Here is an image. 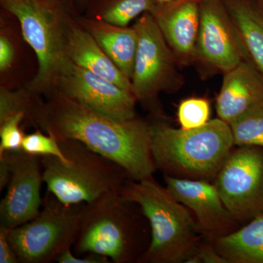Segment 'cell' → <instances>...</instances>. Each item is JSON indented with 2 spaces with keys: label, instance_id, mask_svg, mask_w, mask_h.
<instances>
[{
  "label": "cell",
  "instance_id": "4fadbf2b",
  "mask_svg": "<svg viewBox=\"0 0 263 263\" xmlns=\"http://www.w3.org/2000/svg\"><path fill=\"white\" fill-rule=\"evenodd\" d=\"M164 181L167 191L193 214L200 233L209 241L238 229L239 222L227 209L214 183L167 174Z\"/></svg>",
  "mask_w": 263,
  "mask_h": 263
},
{
  "label": "cell",
  "instance_id": "ba28073f",
  "mask_svg": "<svg viewBox=\"0 0 263 263\" xmlns=\"http://www.w3.org/2000/svg\"><path fill=\"white\" fill-rule=\"evenodd\" d=\"M84 203L67 205L52 194L32 220L8 230V238L20 263H49L75 243Z\"/></svg>",
  "mask_w": 263,
  "mask_h": 263
},
{
  "label": "cell",
  "instance_id": "7402d4cb",
  "mask_svg": "<svg viewBox=\"0 0 263 263\" xmlns=\"http://www.w3.org/2000/svg\"><path fill=\"white\" fill-rule=\"evenodd\" d=\"M180 127L193 129L205 125L211 120V103L208 99L192 97L180 102L177 108Z\"/></svg>",
  "mask_w": 263,
  "mask_h": 263
},
{
  "label": "cell",
  "instance_id": "30bf717a",
  "mask_svg": "<svg viewBox=\"0 0 263 263\" xmlns=\"http://www.w3.org/2000/svg\"><path fill=\"white\" fill-rule=\"evenodd\" d=\"M214 183L238 222L263 214V148L238 146L232 150Z\"/></svg>",
  "mask_w": 263,
  "mask_h": 263
},
{
  "label": "cell",
  "instance_id": "9c48e42d",
  "mask_svg": "<svg viewBox=\"0 0 263 263\" xmlns=\"http://www.w3.org/2000/svg\"><path fill=\"white\" fill-rule=\"evenodd\" d=\"M248 60L223 0H200V22L193 66L202 79L224 75Z\"/></svg>",
  "mask_w": 263,
  "mask_h": 263
},
{
  "label": "cell",
  "instance_id": "5b68a950",
  "mask_svg": "<svg viewBox=\"0 0 263 263\" xmlns=\"http://www.w3.org/2000/svg\"><path fill=\"white\" fill-rule=\"evenodd\" d=\"M68 162L42 157L43 182L48 193L67 205L90 203L120 192L129 174L122 166L75 140L59 141Z\"/></svg>",
  "mask_w": 263,
  "mask_h": 263
},
{
  "label": "cell",
  "instance_id": "e0dca14e",
  "mask_svg": "<svg viewBox=\"0 0 263 263\" xmlns=\"http://www.w3.org/2000/svg\"><path fill=\"white\" fill-rule=\"evenodd\" d=\"M76 20L131 80L138 44V33L134 27H119L100 18L78 17Z\"/></svg>",
  "mask_w": 263,
  "mask_h": 263
},
{
  "label": "cell",
  "instance_id": "9a60e30c",
  "mask_svg": "<svg viewBox=\"0 0 263 263\" xmlns=\"http://www.w3.org/2000/svg\"><path fill=\"white\" fill-rule=\"evenodd\" d=\"M263 100V78L248 60L223 75L216 99L217 117L228 123Z\"/></svg>",
  "mask_w": 263,
  "mask_h": 263
},
{
  "label": "cell",
  "instance_id": "603a6c76",
  "mask_svg": "<svg viewBox=\"0 0 263 263\" xmlns=\"http://www.w3.org/2000/svg\"><path fill=\"white\" fill-rule=\"evenodd\" d=\"M22 150L29 155L41 157L52 156L58 157L66 163L68 162L56 137L47 133L44 134L41 129H37L34 133L25 135Z\"/></svg>",
  "mask_w": 263,
  "mask_h": 263
},
{
  "label": "cell",
  "instance_id": "ac0fdd59",
  "mask_svg": "<svg viewBox=\"0 0 263 263\" xmlns=\"http://www.w3.org/2000/svg\"><path fill=\"white\" fill-rule=\"evenodd\" d=\"M234 22L248 61L263 78V7L258 0H223Z\"/></svg>",
  "mask_w": 263,
  "mask_h": 263
},
{
  "label": "cell",
  "instance_id": "4dcf8cb0",
  "mask_svg": "<svg viewBox=\"0 0 263 263\" xmlns=\"http://www.w3.org/2000/svg\"><path fill=\"white\" fill-rule=\"evenodd\" d=\"M76 1L79 2V3H85V2H87L88 0H76Z\"/></svg>",
  "mask_w": 263,
  "mask_h": 263
},
{
  "label": "cell",
  "instance_id": "484cf974",
  "mask_svg": "<svg viewBox=\"0 0 263 263\" xmlns=\"http://www.w3.org/2000/svg\"><path fill=\"white\" fill-rule=\"evenodd\" d=\"M60 263H109L108 257L94 253L86 254L85 257H78L73 254L72 248L66 249L57 259Z\"/></svg>",
  "mask_w": 263,
  "mask_h": 263
},
{
  "label": "cell",
  "instance_id": "52a82bcc",
  "mask_svg": "<svg viewBox=\"0 0 263 263\" xmlns=\"http://www.w3.org/2000/svg\"><path fill=\"white\" fill-rule=\"evenodd\" d=\"M133 27L138 44L131 79L133 93L137 101L162 118L159 95L179 91L185 84L184 76L152 13H143Z\"/></svg>",
  "mask_w": 263,
  "mask_h": 263
},
{
  "label": "cell",
  "instance_id": "f1b7e54d",
  "mask_svg": "<svg viewBox=\"0 0 263 263\" xmlns=\"http://www.w3.org/2000/svg\"><path fill=\"white\" fill-rule=\"evenodd\" d=\"M10 178V167L8 159L0 155V191L7 187Z\"/></svg>",
  "mask_w": 263,
  "mask_h": 263
},
{
  "label": "cell",
  "instance_id": "cb8c5ba5",
  "mask_svg": "<svg viewBox=\"0 0 263 263\" xmlns=\"http://www.w3.org/2000/svg\"><path fill=\"white\" fill-rule=\"evenodd\" d=\"M24 120L26 114L19 112L0 122V154L22 150L25 134L21 125Z\"/></svg>",
  "mask_w": 263,
  "mask_h": 263
},
{
  "label": "cell",
  "instance_id": "8992f818",
  "mask_svg": "<svg viewBox=\"0 0 263 263\" xmlns=\"http://www.w3.org/2000/svg\"><path fill=\"white\" fill-rule=\"evenodd\" d=\"M1 4L18 19L24 40L37 56V74L26 90L48 96L70 61L67 32L72 16L62 0H1Z\"/></svg>",
  "mask_w": 263,
  "mask_h": 263
},
{
  "label": "cell",
  "instance_id": "83f0119b",
  "mask_svg": "<svg viewBox=\"0 0 263 263\" xmlns=\"http://www.w3.org/2000/svg\"><path fill=\"white\" fill-rule=\"evenodd\" d=\"M15 50L13 44L4 35L0 37V70L2 72L8 70L13 63Z\"/></svg>",
  "mask_w": 263,
  "mask_h": 263
},
{
  "label": "cell",
  "instance_id": "5bb4252c",
  "mask_svg": "<svg viewBox=\"0 0 263 263\" xmlns=\"http://www.w3.org/2000/svg\"><path fill=\"white\" fill-rule=\"evenodd\" d=\"M154 18L181 68L193 66L200 22V0L159 5Z\"/></svg>",
  "mask_w": 263,
  "mask_h": 263
},
{
  "label": "cell",
  "instance_id": "277c9868",
  "mask_svg": "<svg viewBox=\"0 0 263 263\" xmlns=\"http://www.w3.org/2000/svg\"><path fill=\"white\" fill-rule=\"evenodd\" d=\"M152 124L156 167L173 177L214 183L235 146L229 124L218 117L193 129Z\"/></svg>",
  "mask_w": 263,
  "mask_h": 263
},
{
  "label": "cell",
  "instance_id": "8fae6325",
  "mask_svg": "<svg viewBox=\"0 0 263 263\" xmlns=\"http://www.w3.org/2000/svg\"><path fill=\"white\" fill-rule=\"evenodd\" d=\"M10 178L6 195L0 203V226L13 229L32 220L42 207V157L23 150L5 152Z\"/></svg>",
  "mask_w": 263,
  "mask_h": 263
},
{
  "label": "cell",
  "instance_id": "d4e9b609",
  "mask_svg": "<svg viewBox=\"0 0 263 263\" xmlns=\"http://www.w3.org/2000/svg\"><path fill=\"white\" fill-rule=\"evenodd\" d=\"M186 263H228V260L216 251L212 242L200 243L195 253Z\"/></svg>",
  "mask_w": 263,
  "mask_h": 263
},
{
  "label": "cell",
  "instance_id": "d6986e66",
  "mask_svg": "<svg viewBox=\"0 0 263 263\" xmlns=\"http://www.w3.org/2000/svg\"><path fill=\"white\" fill-rule=\"evenodd\" d=\"M212 242L228 263H263V214Z\"/></svg>",
  "mask_w": 263,
  "mask_h": 263
},
{
  "label": "cell",
  "instance_id": "4316f807",
  "mask_svg": "<svg viewBox=\"0 0 263 263\" xmlns=\"http://www.w3.org/2000/svg\"><path fill=\"white\" fill-rule=\"evenodd\" d=\"M8 231L0 226V263H20L8 240Z\"/></svg>",
  "mask_w": 263,
  "mask_h": 263
},
{
  "label": "cell",
  "instance_id": "ffe728a7",
  "mask_svg": "<svg viewBox=\"0 0 263 263\" xmlns=\"http://www.w3.org/2000/svg\"><path fill=\"white\" fill-rule=\"evenodd\" d=\"M157 0H99V18L113 25L128 27L133 19L145 13L153 14L158 8Z\"/></svg>",
  "mask_w": 263,
  "mask_h": 263
},
{
  "label": "cell",
  "instance_id": "3957f363",
  "mask_svg": "<svg viewBox=\"0 0 263 263\" xmlns=\"http://www.w3.org/2000/svg\"><path fill=\"white\" fill-rule=\"evenodd\" d=\"M120 194L141 208L149 224L150 245L139 263L186 262L195 253L202 235L193 214L153 176L128 179Z\"/></svg>",
  "mask_w": 263,
  "mask_h": 263
},
{
  "label": "cell",
  "instance_id": "7a4b0ae2",
  "mask_svg": "<svg viewBox=\"0 0 263 263\" xmlns=\"http://www.w3.org/2000/svg\"><path fill=\"white\" fill-rule=\"evenodd\" d=\"M148 224L138 205L120 192L108 193L83 205L72 249L77 256L94 253L114 263L139 262L150 245Z\"/></svg>",
  "mask_w": 263,
  "mask_h": 263
},
{
  "label": "cell",
  "instance_id": "2e32d148",
  "mask_svg": "<svg viewBox=\"0 0 263 263\" xmlns=\"http://www.w3.org/2000/svg\"><path fill=\"white\" fill-rule=\"evenodd\" d=\"M67 54L71 62L133 95L130 79L119 70L91 34L72 17L67 32Z\"/></svg>",
  "mask_w": 263,
  "mask_h": 263
},
{
  "label": "cell",
  "instance_id": "f546056e",
  "mask_svg": "<svg viewBox=\"0 0 263 263\" xmlns=\"http://www.w3.org/2000/svg\"><path fill=\"white\" fill-rule=\"evenodd\" d=\"M157 1L159 5H164L173 3V2L176 1V0H157Z\"/></svg>",
  "mask_w": 263,
  "mask_h": 263
},
{
  "label": "cell",
  "instance_id": "7c38bea8",
  "mask_svg": "<svg viewBox=\"0 0 263 263\" xmlns=\"http://www.w3.org/2000/svg\"><path fill=\"white\" fill-rule=\"evenodd\" d=\"M54 90L109 117L125 120L136 117V98L111 81L69 62Z\"/></svg>",
  "mask_w": 263,
  "mask_h": 263
},
{
  "label": "cell",
  "instance_id": "1f68e13d",
  "mask_svg": "<svg viewBox=\"0 0 263 263\" xmlns=\"http://www.w3.org/2000/svg\"><path fill=\"white\" fill-rule=\"evenodd\" d=\"M259 3H260L261 5L263 7V0H258Z\"/></svg>",
  "mask_w": 263,
  "mask_h": 263
},
{
  "label": "cell",
  "instance_id": "44dd1931",
  "mask_svg": "<svg viewBox=\"0 0 263 263\" xmlns=\"http://www.w3.org/2000/svg\"><path fill=\"white\" fill-rule=\"evenodd\" d=\"M235 146L263 148V100L229 124Z\"/></svg>",
  "mask_w": 263,
  "mask_h": 263
},
{
  "label": "cell",
  "instance_id": "6da1fadb",
  "mask_svg": "<svg viewBox=\"0 0 263 263\" xmlns=\"http://www.w3.org/2000/svg\"><path fill=\"white\" fill-rule=\"evenodd\" d=\"M28 122L58 141L75 140L127 171L131 179L153 176L152 124L136 117H109L53 90L46 102L33 103Z\"/></svg>",
  "mask_w": 263,
  "mask_h": 263
}]
</instances>
